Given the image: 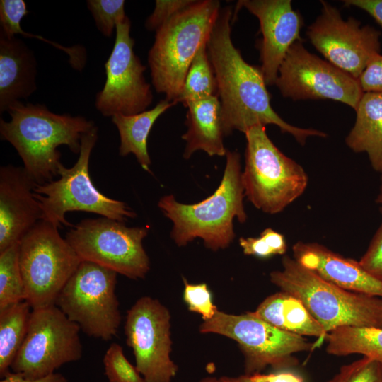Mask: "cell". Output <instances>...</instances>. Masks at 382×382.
<instances>
[{
    "label": "cell",
    "mask_w": 382,
    "mask_h": 382,
    "mask_svg": "<svg viewBox=\"0 0 382 382\" xmlns=\"http://www.w3.org/2000/svg\"><path fill=\"white\" fill-rule=\"evenodd\" d=\"M327 382H382V363L363 357L342 366Z\"/></svg>",
    "instance_id": "obj_33"
},
{
    "label": "cell",
    "mask_w": 382,
    "mask_h": 382,
    "mask_svg": "<svg viewBox=\"0 0 382 382\" xmlns=\"http://www.w3.org/2000/svg\"><path fill=\"white\" fill-rule=\"evenodd\" d=\"M248 376L252 382H304L300 375L286 370L267 374L259 373Z\"/></svg>",
    "instance_id": "obj_38"
},
{
    "label": "cell",
    "mask_w": 382,
    "mask_h": 382,
    "mask_svg": "<svg viewBox=\"0 0 382 382\" xmlns=\"http://www.w3.org/2000/svg\"><path fill=\"white\" fill-rule=\"evenodd\" d=\"M364 92L382 93V55L374 56L359 78Z\"/></svg>",
    "instance_id": "obj_37"
},
{
    "label": "cell",
    "mask_w": 382,
    "mask_h": 382,
    "mask_svg": "<svg viewBox=\"0 0 382 382\" xmlns=\"http://www.w3.org/2000/svg\"><path fill=\"white\" fill-rule=\"evenodd\" d=\"M217 382H252L248 375L243 374L237 377L221 376L217 378Z\"/></svg>",
    "instance_id": "obj_41"
},
{
    "label": "cell",
    "mask_w": 382,
    "mask_h": 382,
    "mask_svg": "<svg viewBox=\"0 0 382 382\" xmlns=\"http://www.w3.org/2000/svg\"><path fill=\"white\" fill-rule=\"evenodd\" d=\"M321 5L320 14L307 29V37L326 61L359 79L371 59L380 54L381 33L370 25L361 26L352 17L343 19L326 1Z\"/></svg>",
    "instance_id": "obj_15"
},
{
    "label": "cell",
    "mask_w": 382,
    "mask_h": 382,
    "mask_svg": "<svg viewBox=\"0 0 382 382\" xmlns=\"http://www.w3.org/2000/svg\"><path fill=\"white\" fill-rule=\"evenodd\" d=\"M293 257L320 278L342 289L382 298V282L359 261L345 257L318 243L298 241Z\"/></svg>",
    "instance_id": "obj_19"
},
{
    "label": "cell",
    "mask_w": 382,
    "mask_h": 382,
    "mask_svg": "<svg viewBox=\"0 0 382 382\" xmlns=\"http://www.w3.org/2000/svg\"><path fill=\"white\" fill-rule=\"evenodd\" d=\"M127 345L132 349L136 367L146 382H172L178 366L170 354V315L158 299L143 296L127 311Z\"/></svg>",
    "instance_id": "obj_16"
},
{
    "label": "cell",
    "mask_w": 382,
    "mask_h": 382,
    "mask_svg": "<svg viewBox=\"0 0 382 382\" xmlns=\"http://www.w3.org/2000/svg\"><path fill=\"white\" fill-rule=\"evenodd\" d=\"M199 382H217V378L215 377H206L201 379Z\"/></svg>",
    "instance_id": "obj_43"
},
{
    "label": "cell",
    "mask_w": 382,
    "mask_h": 382,
    "mask_svg": "<svg viewBox=\"0 0 382 382\" xmlns=\"http://www.w3.org/2000/svg\"><path fill=\"white\" fill-rule=\"evenodd\" d=\"M10 121L0 120L1 140L8 141L23 161V168L37 184L53 180L62 164L59 146L79 154L83 134L95 125L83 116L59 115L45 105L21 101L8 110Z\"/></svg>",
    "instance_id": "obj_2"
},
{
    "label": "cell",
    "mask_w": 382,
    "mask_h": 382,
    "mask_svg": "<svg viewBox=\"0 0 382 382\" xmlns=\"http://www.w3.org/2000/svg\"><path fill=\"white\" fill-rule=\"evenodd\" d=\"M221 8L217 0L195 1L156 30L148 64L153 86L167 100L178 103L188 69Z\"/></svg>",
    "instance_id": "obj_5"
},
{
    "label": "cell",
    "mask_w": 382,
    "mask_h": 382,
    "mask_svg": "<svg viewBox=\"0 0 382 382\" xmlns=\"http://www.w3.org/2000/svg\"><path fill=\"white\" fill-rule=\"evenodd\" d=\"M16 243L0 252V310L25 301L24 283Z\"/></svg>",
    "instance_id": "obj_29"
},
{
    "label": "cell",
    "mask_w": 382,
    "mask_h": 382,
    "mask_svg": "<svg viewBox=\"0 0 382 382\" xmlns=\"http://www.w3.org/2000/svg\"><path fill=\"white\" fill-rule=\"evenodd\" d=\"M103 362L109 382H146L136 366L127 360L122 347L117 343L109 346Z\"/></svg>",
    "instance_id": "obj_30"
},
{
    "label": "cell",
    "mask_w": 382,
    "mask_h": 382,
    "mask_svg": "<svg viewBox=\"0 0 382 382\" xmlns=\"http://www.w3.org/2000/svg\"><path fill=\"white\" fill-rule=\"evenodd\" d=\"M359 262L368 273L382 282V222Z\"/></svg>",
    "instance_id": "obj_36"
},
{
    "label": "cell",
    "mask_w": 382,
    "mask_h": 382,
    "mask_svg": "<svg viewBox=\"0 0 382 382\" xmlns=\"http://www.w3.org/2000/svg\"><path fill=\"white\" fill-rule=\"evenodd\" d=\"M344 4L366 11L382 26V0H345Z\"/></svg>",
    "instance_id": "obj_39"
},
{
    "label": "cell",
    "mask_w": 382,
    "mask_h": 382,
    "mask_svg": "<svg viewBox=\"0 0 382 382\" xmlns=\"http://www.w3.org/2000/svg\"><path fill=\"white\" fill-rule=\"evenodd\" d=\"M239 245L245 255L260 258L284 255L287 250L284 236L272 228L264 229L259 237H241Z\"/></svg>",
    "instance_id": "obj_31"
},
{
    "label": "cell",
    "mask_w": 382,
    "mask_h": 382,
    "mask_svg": "<svg viewBox=\"0 0 382 382\" xmlns=\"http://www.w3.org/2000/svg\"><path fill=\"white\" fill-rule=\"evenodd\" d=\"M253 313L282 330L303 337H318L317 345L322 343L328 333L301 301L284 291L267 296Z\"/></svg>",
    "instance_id": "obj_22"
},
{
    "label": "cell",
    "mask_w": 382,
    "mask_h": 382,
    "mask_svg": "<svg viewBox=\"0 0 382 382\" xmlns=\"http://www.w3.org/2000/svg\"><path fill=\"white\" fill-rule=\"evenodd\" d=\"M185 125L187 132L182 139L185 141L183 158H190L197 151L209 156H226L224 144L221 108L218 96L187 102Z\"/></svg>",
    "instance_id": "obj_21"
},
{
    "label": "cell",
    "mask_w": 382,
    "mask_h": 382,
    "mask_svg": "<svg viewBox=\"0 0 382 382\" xmlns=\"http://www.w3.org/2000/svg\"><path fill=\"white\" fill-rule=\"evenodd\" d=\"M98 131L94 126L83 134L76 162L71 168L62 163L58 180L35 185L34 196L42 210V220L61 228L63 225L73 226L65 216L72 211L94 213L122 223L137 216L125 202L107 197L92 183L89 160L98 138Z\"/></svg>",
    "instance_id": "obj_6"
},
{
    "label": "cell",
    "mask_w": 382,
    "mask_h": 382,
    "mask_svg": "<svg viewBox=\"0 0 382 382\" xmlns=\"http://www.w3.org/2000/svg\"><path fill=\"white\" fill-rule=\"evenodd\" d=\"M199 331L235 340L244 356L246 375L262 373L267 367L282 371L296 366L299 360L294 354L316 347L305 337L278 329L253 311L233 315L218 311L201 324Z\"/></svg>",
    "instance_id": "obj_9"
},
{
    "label": "cell",
    "mask_w": 382,
    "mask_h": 382,
    "mask_svg": "<svg viewBox=\"0 0 382 382\" xmlns=\"http://www.w3.org/2000/svg\"><path fill=\"white\" fill-rule=\"evenodd\" d=\"M325 340L329 354H359L382 363V328L343 326L328 332Z\"/></svg>",
    "instance_id": "obj_25"
},
{
    "label": "cell",
    "mask_w": 382,
    "mask_h": 382,
    "mask_svg": "<svg viewBox=\"0 0 382 382\" xmlns=\"http://www.w3.org/2000/svg\"><path fill=\"white\" fill-rule=\"evenodd\" d=\"M28 13L26 3L23 0H1L0 34L6 37H13L16 35H21L27 38L39 39L50 44L56 48L65 52L69 57V62L71 66L75 70L81 71L86 63L87 54L86 49L79 45L64 47L42 36L25 32L21 28V21Z\"/></svg>",
    "instance_id": "obj_27"
},
{
    "label": "cell",
    "mask_w": 382,
    "mask_h": 382,
    "mask_svg": "<svg viewBox=\"0 0 382 382\" xmlns=\"http://www.w3.org/2000/svg\"><path fill=\"white\" fill-rule=\"evenodd\" d=\"M57 226L40 220L20 241L18 260L32 309L54 306L81 260Z\"/></svg>",
    "instance_id": "obj_8"
},
{
    "label": "cell",
    "mask_w": 382,
    "mask_h": 382,
    "mask_svg": "<svg viewBox=\"0 0 382 382\" xmlns=\"http://www.w3.org/2000/svg\"><path fill=\"white\" fill-rule=\"evenodd\" d=\"M80 327L56 306L32 309L25 340L11 369L28 379L50 375L82 357Z\"/></svg>",
    "instance_id": "obj_12"
},
{
    "label": "cell",
    "mask_w": 382,
    "mask_h": 382,
    "mask_svg": "<svg viewBox=\"0 0 382 382\" xmlns=\"http://www.w3.org/2000/svg\"><path fill=\"white\" fill-rule=\"evenodd\" d=\"M36 185L23 167H1L0 252L19 243L42 220V210L33 192Z\"/></svg>",
    "instance_id": "obj_18"
},
{
    "label": "cell",
    "mask_w": 382,
    "mask_h": 382,
    "mask_svg": "<svg viewBox=\"0 0 382 382\" xmlns=\"http://www.w3.org/2000/svg\"><path fill=\"white\" fill-rule=\"evenodd\" d=\"M282 263L281 270L270 273L271 282L301 301L327 332L343 326L382 328V298L331 284L290 256Z\"/></svg>",
    "instance_id": "obj_4"
},
{
    "label": "cell",
    "mask_w": 382,
    "mask_h": 382,
    "mask_svg": "<svg viewBox=\"0 0 382 382\" xmlns=\"http://www.w3.org/2000/svg\"><path fill=\"white\" fill-rule=\"evenodd\" d=\"M112 50L105 63L106 80L96 97V109L105 117L132 115L146 110L152 103L151 85L144 75V65L134 50L128 16L116 24Z\"/></svg>",
    "instance_id": "obj_14"
},
{
    "label": "cell",
    "mask_w": 382,
    "mask_h": 382,
    "mask_svg": "<svg viewBox=\"0 0 382 382\" xmlns=\"http://www.w3.org/2000/svg\"><path fill=\"white\" fill-rule=\"evenodd\" d=\"M183 299L190 311L199 313L204 321L213 318L219 311L213 303L212 296L205 283L192 284L183 279Z\"/></svg>",
    "instance_id": "obj_34"
},
{
    "label": "cell",
    "mask_w": 382,
    "mask_h": 382,
    "mask_svg": "<svg viewBox=\"0 0 382 382\" xmlns=\"http://www.w3.org/2000/svg\"><path fill=\"white\" fill-rule=\"evenodd\" d=\"M115 271L81 261L58 295L55 305L86 335L105 341L118 331L121 315Z\"/></svg>",
    "instance_id": "obj_10"
},
{
    "label": "cell",
    "mask_w": 382,
    "mask_h": 382,
    "mask_svg": "<svg viewBox=\"0 0 382 382\" xmlns=\"http://www.w3.org/2000/svg\"><path fill=\"white\" fill-rule=\"evenodd\" d=\"M226 158L219 187L204 200L187 204L178 202L173 195L160 199L158 206L173 223L170 236L178 246L201 238L212 250L225 249L236 236L234 219L240 223L247 220L240 154L227 150Z\"/></svg>",
    "instance_id": "obj_3"
},
{
    "label": "cell",
    "mask_w": 382,
    "mask_h": 382,
    "mask_svg": "<svg viewBox=\"0 0 382 382\" xmlns=\"http://www.w3.org/2000/svg\"><path fill=\"white\" fill-rule=\"evenodd\" d=\"M195 0H156L153 12L145 21V28L156 31L177 13L192 5Z\"/></svg>",
    "instance_id": "obj_35"
},
{
    "label": "cell",
    "mask_w": 382,
    "mask_h": 382,
    "mask_svg": "<svg viewBox=\"0 0 382 382\" xmlns=\"http://www.w3.org/2000/svg\"><path fill=\"white\" fill-rule=\"evenodd\" d=\"M246 8L260 22L261 71L267 85L275 84L279 70L289 48L301 41V15L290 0H240L236 11Z\"/></svg>",
    "instance_id": "obj_17"
},
{
    "label": "cell",
    "mask_w": 382,
    "mask_h": 382,
    "mask_svg": "<svg viewBox=\"0 0 382 382\" xmlns=\"http://www.w3.org/2000/svg\"><path fill=\"white\" fill-rule=\"evenodd\" d=\"M32 308L23 301L0 310V376L3 378L27 334Z\"/></svg>",
    "instance_id": "obj_26"
},
{
    "label": "cell",
    "mask_w": 382,
    "mask_h": 382,
    "mask_svg": "<svg viewBox=\"0 0 382 382\" xmlns=\"http://www.w3.org/2000/svg\"><path fill=\"white\" fill-rule=\"evenodd\" d=\"M98 30L105 37L112 35L117 23L126 17L124 0H88Z\"/></svg>",
    "instance_id": "obj_32"
},
{
    "label": "cell",
    "mask_w": 382,
    "mask_h": 382,
    "mask_svg": "<svg viewBox=\"0 0 382 382\" xmlns=\"http://www.w3.org/2000/svg\"><path fill=\"white\" fill-rule=\"evenodd\" d=\"M177 103L164 99L160 100L153 108L137 114L112 116V122L120 134V156H125L133 154L142 168L150 172L151 161L147 149L149 134L156 120Z\"/></svg>",
    "instance_id": "obj_24"
},
{
    "label": "cell",
    "mask_w": 382,
    "mask_h": 382,
    "mask_svg": "<svg viewBox=\"0 0 382 382\" xmlns=\"http://www.w3.org/2000/svg\"><path fill=\"white\" fill-rule=\"evenodd\" d=\"M233 13L221 8L207 42L208 56L217 81L224 136L234 130L243 132L255 125H274L304 145L310 137H326V133L294 126L272 108L270 93L260 67L243 58L231 39Z\"/></svg>",
    "instance_id": "obj_1"
},
{
    "label": "cell",
    "mask_w": 382,
    "mask_h": 382,
    "mask_svg": "<svg viewBox=\"0 0 382 382\" xmlns=\"http://www.w3.org/2000/svg\"><path fill=\"white\" fill-rule=\"evenodd\" d=\"M37 61L21 39L0 34V112L37 89Z\"/></svg>",
    "instance_id": "obj_20"
},
{
    "label": "cell",
    "mask_w": 382,
    "mask_h": 382,
    "mask_svg": "<svg viewBox=\"0 0 382 382\" xmlns=\"http://www.w3.org/2000/svg\"><path fill=\"white\" fill-rule=\"evenodd\" d=\"M355 112L345 143L356 153H366L373 169L382 174V93L364 92Z\"/></svg>",
    "instance_id": "obj_23"
},
{
    "label": "cell",
    "mask_w": 382,
    "mask_h": 382,
    "mask_svg": "<svg viewBox=\"0 0 382 382\" xmlns=\"http://www.w3.org/2000/svg\"><path fill=\"white\" fill-rule=\"evenodd\" d=\"M275 85L285 98L332 100L354 110L364 93L358 79L294 42L282 63Z\"/></svg>",
    "instance_id": "obj_13"
},
{
    "label": "cell",
    "mask_w": 382,
    "mask_h": 382,
    "mask_svg": "<svg viewBox=\"0 0 382 382\" xmlns=\"http://www.w3.org/2000/svg\"><path fill=\"white\" fill-rule=\"evenodd\" d=\"M376 202L378 204H382V177H381V185L379 187V193L376 197Z\"/></svg>",
    "instance_id": "obj_42"
},
{
    "label": "cell",
    "mask_w": 382,
    "mask_h": 382,
    "mask_svg": "<svg viewBox=\"0 0 382 382\" xmlns=\"http://www.w3.org/2000/svg\"><path fill=\"white\" fill-rule=\"evenodd\" d=\"M0 382H68L66 378L59 373H53L50 375L37 379H28L21 374L9 371Z\"/></svg>",
    "instance_id": "obj_40"
},
{
    "label": "cell",
    "mask_w": 382,
    "mask_h": 382,
    "mask_svg": "<svg viewBox=\"0 0 382 382\" xmlns=\"http://www.w3.org/2000/svg\"><path fill=\"white\" fill-rule=\"evenodd\" d=\"M148 226L127 227L102 217L81 220L66 233V240L81 261L110 269L129 279H144L150 270L142 241Z\"/></svg>",
    "instance_id": "obj_11"
},
{
    "label": "cell",
    "mask_w": 382,
    "mask_h": 382,
    "mask_svg": "<svg viewBox=\"0 0 382 382\" xmlns=\"http://www.w3.org/2000/svg\"><path fill=\"white\" fill-rule=\"evenodd\" d=\"M245 135V167L241 173L245 197L265 213H279L305 192L308 175L274 145L265 126H253Z\"/></svg>",
    "instance_id": "obj_7"
},
{
    "label": "cell",
    "mask_w": 382,
    "mask_h": 382,
    "mask_svg": "<svg viewBox=\"0 0 382 382\" xmlns=\"http://www.w3.org/2000/svg\"><path fill=\"white\" fill-rule=\"evenodd\" d=\"M207 42L198 50L186 74L178 100L183 105L190 101L217 96V81L208 56Z\"/></svg>",
    "instance_id": "obj_28"
}]
</instances>
